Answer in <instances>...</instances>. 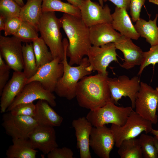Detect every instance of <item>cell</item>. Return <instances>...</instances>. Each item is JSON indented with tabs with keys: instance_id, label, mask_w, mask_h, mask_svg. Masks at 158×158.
Returning <instances> with one entry per match:
<instances>
[{
	"instance_id": "1",
	"label": "cell",
	"mask_w": 158,
	"mask_h": 158,
	"mask_svg": "<svg viewBox=\"0 0 158 158\" xmlns=\"http://www.w3.org/2000/svg\"><path fill=\"white\" fill-rule=\"evenodd\" d=\"M61 28L68 39L67 56L71 66L79 65L92 46L90 40L89 27L81 18L64 13L60 18Z\"/></svg>"
},
{
	"instance_id": "2",
	"label": "cell",
	"mask_w": 158,
	"mask_h": 158,
	"mask_svg": "<svg viewBox=\"0 0 158 158\" xmlns=\"http://www.w3.org/2000/svg\"><path fill=\"white\" fill-rule=\"evenodd\" d=\"M108 75L97 73L93 75H87L79 81L75 97L80 106L95 110L111 101Z\"/></svg>"
},
{
	"instance_id": "3",
	"label": "cell",
	"mask_w": 158,
	"mask_h": 158,
	"mask_svg": "<svg viewBox=\"0 0 158 158\" xmlns=\"http://www.w3.org/2000/svg\"><path fill=\"white\" fill-rule=\"evenodd\" d=\"M63 42L64 56L61 62L63 65V73L58 81L54 92L59 97L71 100L75 97L76 88L79 81L92 72L86 69L90 64L87 57H84L77 66H73L69 64L66 54L68 41L66 38H64Z\"/></svg>"
},
{
	"instance_id": "4",
	"label": "cell",
	"mask_w": 158,
	"mask_h": 158,
	"mask_svg": "<svg viewBox=\"0 0 158 158\" xmlns=\"http://www.w3.org/2000/svg\"><path fill=\"white\" fill-rule=\"evenodd\" d=\"M60 18L55 12H42L37 27L41 37L49 48L53 59L59 58L61 61L64 56V48L60 31Z\"/></svg>"
},
{
	"instance_id": "5",
	"label": "cell",
	"mask_w": 158,
	"mask_h": 158,
	"mask_svg": "<svg viewBox=\"0 0 158 158\" xmlns=\"http://www.w3.org/2000/svg\"><path fill=\"white\" fill-rule=\"evenodd\" d=\"M133 110L131 107H118L110 101L97 110H90L86 117L95 127L109 123L122 126Z\"/></svg>"
},
{
	"instance_id": "6",
	"label": "cell",
	"mask_w": 158,
	"mask_h": 158,
	"mask_svg": "<svg viewBox=\"0 0 158 158\" xmlns=\"http://www.w3.org/2000/svg\"><path fill=\"white\" fill-rule=\"evenodd\" d=\"M153 123L133 110L123 126L111 124L110 129L113 135L115 146L118 148L124 140L135 138L142 133L150 132Z\"/></svg>"
},
{
	"instance_id": "7",
	"label": "cell",
	"mask_w": 158,
	"mask_h": 158,
	"mask_svg": "<svg viewBox=\"0 0 158 158\" xmlns=\"http://www.w3.org/2000/svg\"><path fill=\"white\" fill-rule=\"evenodd\" d=\"M158 104V87L153 88L147 83L140 82L135 102V111L144 118L156 124Z\"/></svg>"
},
{
	"instance_id": "8",
	"label": "cell",
	"mask_w": 158,
	"mask_h": 158,
	"mask_svg": "<svg viewBox=\"0 0 158 158\" xmlns=\"http://www.w3.org/2000/svg\"><path fill=\"white\" fill-rule=\"evenodd\" d=\"M140 79L138 76L130 78L126 75L118 78H108V83L110 92L111 101L115 104L123 97L130 99L131 107H135V102L140 87Z\"/></svg>"
},
{
	"instance_id": "9",
	"label": "cell",
	"mask_w": 158,
	"mask_h": 158,
	"mask_svg": "<svg viewBox=\"0 0 158 158\" xmlns=\"http://www.w3.org/2000/svg\"><path fill=\"white\" fill-rule=\"evenodd\" d=\"M116 49L114 43L101 46L92 45L87 55L89 65L86 70L90 72L97 71L98 73L108 74L107 68L112 61L118 62Z\"/></svg>"
},
{
	"instance_id": "10",
	"label": "cell",
	"mask_w": 158,
	"mask_h": 158,
	"mask_svg": "<svg viewBox=\"0 0 158 158\" xmlns=\"http://www.w3.org/2000/svg\"><path fill=\"white\" fill-rule=\"evenodd\" d=\"M2 126L6 134L12 138L28 139L33 129L38 124L32 117L14 115L6 111L2 115Z\"/></svg>"
},
{
	"instance_id": "11",
	"label": "cell",
	"mask_w": 158,
	"mask_h": 158,
	"mask_svg": "<svg viewBox=\"0 0 158 158\" xmlns=\"http://www.w3.org/2000/svg\"><path fill=\"white\" fill-rule=\"evenodd\" d=\"M56 99L53 92L45 89L39 81H33L26 84L6 111H10L18 104L33 102L35 100L40 99L45 100L51 107H54L56 104Z\"/></svg>"
},
{
	"instance_id": "12",
	"label": "cell",
	"mask_w": 158,
	"mask_h": 158,
	"mask_svg": "<svg viewBox=\"0 0 158 158\" xmlns=\"http://www.w3.org/2000/svg\"><path fill=\"white\" fill-rule=\"evenodd\" d=\"M61 61L59 58H57L40 67L35 74L28 79L26 84L37 81L47 90L52 92H54L58 81L63 73V65Z\"/></svg>"
},
{
	"instance_id": "13",
	"label": "cell",
	"mask_w": 158,
	"mask_h": 158,
	"mask_svg": "<svg viewBox=\"0 0 158 158\" xmlns=\"http://www.w3.org/2000/svg\"><path fill=\"white\" fill-rule=\"evenodd\" d=\"M22 42L14 36H0V54L14 71L21 72L23 69Z\"/></svg>"
},
{
	"instance_id": "14",
	"label": "cell",
	"mask_w": 158,
	"mask_h": 158,
	"mask_svg": "<svg viewBox=\"0 0 158 158\" xmlns=\"http://www.w3.org/2000/svg\"><path fill=\"white\" fill-rule=\"evenodd\" d=\"M90 146L95 154L101 158H109L111 151L115 145L110 128L106 125L93 127L90 138Z\"/></svg>"
},
{
	"instance_id": "15",
	"label": "cell",
	"mask_w": 158,
	"mask_h": 158,
	"mask_svg": "<svg viewBox=\"0 0 158 158\" xmlns=\"http://www.w3.org/2000/svg\"><path fill=\"white\" fill-rule=\"evenodd\" d=\"M79 8L82 20L89 27L99 24L111 23V10L107 4L102 6L91 0H85Z\"/></svg>"
},
{
	"instance_id": "16",
	"label": "cell",
	"mask_w": 158,
	"mask_h": 158,
	"mask_svg": "<svg viewBox=\"0 0 158 158\" xmlns=\"http://www.w3.org/2000/svg\"><path fill=\"white\" fill-rule=\"evenodd\" d=\"M28 139L34 149H39L45 154L58 147L53 127L38 125L30 133Z\"/></svg>"
},
{
	"instance_id": "17",
	"label": "cell",
	"mask_w": 158,
	"mask_h": 158,
	"mask_svg": "<svg viewBox=\"0 0 158 158\" xmlns=\"http://www.w3.org/2000/svg\"><path fill=\"white\" fill-rule=\"evenodd\" d=\"M114 44L116 49L121 51L123 55L124 61L120 65L121 67L129 70L135 66L140 65L144 52L131 39L122 35Z\"/></svg>"
},
{
	"instance_id": "18",
	"label": "cell",
	"mask_w": 158,
	"mask_h": 158,
	"mask_svg": "<svg viewBox=\"0 0 158 158\" xmlns=\"http://www.w3.org/2000/svg\"><path fill=\"white\" fill-rule=\"evenodd\" d=\"M28 79L23 72L14 71L4 87L0 99L1 112L4 113L26 84Z\"/></svg>"
},
{
	"instance_id": "19",
	"label": "cell",
	"mask_w": 158,
	"mask_h": 158,
	"mask_svg": "<svg viewBox=\"0 0 158 158\" xmlns=\"http://www.w3.org/2000/svg\"><path fill=\"white\" fill-rule=\"evenodd\" d=\"M72 124L75 131L77 146L79 150L80 157L91 158L89 142L93 126L85 117L73 120Z\"/></svg>"
},
{
	"instance_id": "20",
	"label": "cell",
	"mask_w": 158,
	"mask_h": 158,
	"mask_svg": "<svg viewBox=\"0 0 158 158\" xmlns=\"http://www.w3.org/2000/svg\"><path fill=\"white\" fill-rule=\"evenodd\" d=\"M89 37L92 45L101 46L115 43L122 35L113 28L110 23H100L89 27Z\"/></svg>"
},
{
	"instance_id": "21",
	"label": "cell",
	"mask_w": 158,
	"mask_h": 158,
	"mask_svg": "<svg viewBox=\"0 0 158 158\" xmlns=\"http://www.w3.org/2000/svg\"><path fill=\"white\" fill-rule=\"evenodd\" d=\"M111 16V25L114 29L119 32L121 35L131 39L138 40L139 39L140 36L126 8L116 6Z\"/></svg>"
},
{
	"instance_id": "22",
	"label": "cell",
	"mask_w": 158,
	"mask_h": 158,
	"mask_svg": "<svg viewBox=\"0 0 158 158\" xmlns=\"http://www.w3.org/2000/svg\"><path fill=\"white\" fill-rule=\"evenodd\" d=\"M35 105V115L33 118L38 125L53 127L60 126L63 118L54 111L46 101L38 100Z\"/></svg>"
},
{
	"instance_id": "23",
	"label": "cell",
	"mask_w": 158,
	"mask_h": 158,
	"mask_svg": "<svg viewBox=\"0 0 158 158\" xmlns=\"http://www.w3.org/2000/svg\"><path fill=\"white\" fill-rule=\"evenodd\" d=\"M13 144L7 150V158H35L38 151L28 139L12 138Z\"/></svg>"
},
{
	"instance_id": "24",
	"label": "cell",
	"mask_w": 158,
	"mask_h": 158,
	"mask_svg": "<svg viewBox=\"0 0 158 158\" xmlns=\"http://www.w3.org/2000/svg\"><path fill=\"white\" fill-rule=\"evenodd\" d=\"M158 13H157L153 20L150 19L147 21L140 18L134 25L140 37L145 38L151 46L158 44Z\"/></svg>"
},
{
	"instance_id": "25",
	"label": "cell",
	"mask_w": 158,
	"mask_h": 158,
	"mask_svg": "<svg viewBox=\"0 0 158 158\" xmlns=\"http://www.w3.org/2000/svg\"><path fill=\"white\" fill-rule=\"evenodd\" d=\"M43 0H27L21 7L19 17L23 21L34 27L38 30L37 27L42 13Z\"/></svg>"
},
{
	"instance_id": "26",
	"label": "cell",
	"mask_w": 158,
	"mask_h": 158,
	"mask_svg": "<svg viewBox=\"0 0 158 158\" xmlns=\"http://www.w3.org/2000/svg\"><path fill=\"white\" fill-rule=\"evenodd\" d=\"M42 12L59 11L81 18L79 8L61 0H43Z\"/></svg>"
},
{
	"instance_id": "27",
	"label": "cell",
	"mask_w": 158,
	"mask_h": 158,
	"mask_svg": "<svg viewBox=\"0 0 158 158\" xmlns=\"http://www.w3.org/2000/svg\"><path fill=\"white\" fill-rule=\"evenodd\" d=\"M22 52L23 72L28 79L35 74L38 69L32 43L30 42L23 44L22 46Z\"/></svg>"
},
{
	"instance_id": "28",
	"label": "cell",
	"mask_w": 158,
	"mask_h": 158,
	"mask_svg": "<svg viewBox=\"0 0 158 158\" xmlns=\"http://www.w3.org/2000/svg\"><path fill=\"white\" fill-rule=\"evenodd\" d=\"M117 152L121 158H142L143 157L139 139L135 138L123 140Z\"/></svg>"
},
{
	"instance_id": "29",
	"label": "cell",
	"mask_w": 158,
	"mask_h": 158,
	"mask_svg": "<svg viewBox=\"0 0 158 158\" xmlns=\"http://www.w3.org/2000/svg\"><path fill=\"white\" fill-rule=\"evenodd\" d=\"M32 42L38 69L53 59L47 45L41 37H39Z\"/></svg>"
},
{
	"instance_id": "30",
	"label": "cell",
	"mask_w": 158,
	"mask_h": 158,
	"mask_svg": "<svg viewBox=\"0 0 158 158\" xmlns=\"http://www.w3.org/2000/svg\"><path fill=\"white\" fill-rule=\"evenodd\" d=\"M38 32L34 27L23 21L20 28L13 36L22 42L30 43L32 42L39 37Z\"/></svg>"
},
{
	"instance_id": "31",
	"label": "cell",
	"mask_w": 158,
	"mask_h": 158,
	"mask_svg": "<svg viewBox=\"0 0 158 158\" xmlns=\"http://www.w3.org/2000/svg\"><path fill=\"white\" fill-rule=\"evenodd\" d=\"M139 139L143 157L145 158H157V151L153 137L142 133Z\"/></svg>"
},
{
	"instance_id": "32",
	"label": "cell",
	"mask_w": 158,
	"mask_h": 158,
	"mask_svg": "<svg viewBox=\"0 0 158 158\" xmlns=\"http://www.w3.org/2000/svg\"><path fill=\"white\" fill-rule=\"evenodd\" d=\"M21 8L13 0H0V15L6 19L19 17Z\"/></svg>"
},
{
	"instance_id": "33",
	"label": "cell",
	"mask_w": 158,
	"mask_h": 158,
	"mask_svg": "<svg viewBox=\"0 0 158 158\" xmlns=\"http://www.w3.org/2000/svg\"><path fill=\"white\" fill-rule=\"evenodd\" d=\"M158 63V44L151 46L147 51L144 52L143 59L140 66L138 73V75H140L144 69L150 64L154 67Z\"/></svg>"
},
{
	"instance_id": "34",
	"label": "cell",
	"mask_w": 158,
	"mask_h": 158,
	"mask_svg": "<svg viewBox=\"0 0 158 158\" xmlns=\"http://www.w3.org/2000/svg\"><path fill=\"white\" fill-rule=\"evenodd\" d=\"M14 115H22L33 117L35 115L36 106L33 102L18 104L10 111Z\"/></svg>"
},
{
	"instance_id": "35",
	"label": "cell",
	"mask_w": 158,
	"mask_h": 158,
	"mask_svg": "<svg viewBox=\"0 0 158 158\" xmlns=\"http://www.w3.org/2000/svg\"><path fill=\"white\" fill-rule=\"evenodd\" d=\"M22 22L19 17L6 19L4 30L5 36L14 35L20 28Z\"/></svg>"
},
{
	"instance_id": "36",
	"label": "cell",
	"mask_w": 158,
	"mask_h": 158,
	"mask_svg": "<svg viewBox=\"0 0 158 158\" xmlns=\"http://www.w3.org/2000/svg\"><path fill=\"white\" fill-rule=\"evenodd\" d=\"M11 69L5 62L0 54V95L7 83Z\"/></svg>"
},
{
	"instance_id": "37",
	"label": "cell",
	"mask_w": 158,
	"mask_h": 158,
	"mask_svg": "<svg viewBox=\"0 0 158 158\" xmlns=\"http://www.w3.org/2000/svg\"><path fill=\"white\" fill-rule=\"evenodd\" d=\"M145 0H130L129 9L132 21L135 22L140 18L142 6Z\"/></svg>"
},
{
	"instance_id": "38",
	"label": "cell",
	"mask_w": 158,
	"mask_h": 158,
	"mask_svg": "<svg viewBox=\"0 0 158 158\" xmlns=\"http://www.w3.org/2000/svg\"><path fill=\"white\" fill-rule=\"evenodd\" d=\"M73 153L72 150L67 147L54 149L48 154V158H73Z\"/></svg>"
},
{
	"instance_id": "39",
	"label": "cell",
	"mask_w": 158,
	"mask_h": 158,
	"mask_svg": "<svg viewBox=\"0 0 158 158\" xmlns=\"http://www.w3.org/2000/svg\"><path fill=\"white\" fill-rule=\"evenodd\" d=\"M109 1L115 4L116 7L129 9L130 0H103L104 2Z\"/></svg>"
},
{
	"instance_id": "40",
	"label": "cell",
	"mask_w": 158,
	"mask_h": 158,
	"mask_svg": "<svg viewBox=\"0 0 158 158\" xmlns=\"http://www.w3.org/2000/svg\"><path fill=\"white\" fill-rule=\"evenodd\" d=\"M70 4L79 8L83 3L85 0H66Z\"/></svg>"
},
{
	"instance_id": "41",
	"label": "cell",
	"mask_w": 158,
	"mask_h": 158,
	"mask_svg": "<svg viewBox=\"0 0 158 158\" xmlns=\"http://www.w3.org/2000/svg\"><path fill=\"white\" fill-rule=\"evenodd\" d=\"M6 18L1 15H0V31L4 30L5 26Z\"/></svg>"
},
{
	"instance_id": "42",
	"label": "cell",
	"mask_w": 158,
	"mask_h": 158,
	"mask_svg": "<svg viewBox=\"0 0 158 158\" xmlns=\"http://www.w3.org/2000/svg\"><path fill=\"white\" fill-rule=\"evenodd\" d=\"M153 138L154 145L157 151V158H158V138L155 136Z\"/></svg>"
},
{
	"instance_id": "43",
	"label": "cell",
	"mask_w": 158,
	"mask_h": 158,
	"mask_svg": "<svg viewBox=\"0 0 158 158\" xmlns=\"http://www.w3.org/2000/svg\"><path fill=\"white\" fill-rule=\"evenodd\" d=\"M157 110L158 111V104L157 108ZM150 132L152 134L158 138V130H154L152 128Z\"/></svg>"
},
{
	"instance_id": "44",
	"label": "cell",
	"mask_w": 158,
	"mask_h": 158,
	"mask_svg": "<svg viewBox=\"0 0 158 158\" xmlns=\"http://www.w3.org/2000/svg\"><path fill=\"white\" fill-rule=\"evenodd\" d=\"M15 1L20 6L22 7L25 4L23 0H13Z\"/></svg>"
},
{
	"instance_id": "45",
	"label": "cell",
	"mask_w": 158,
	"mask_h": 158,
	"mask_svg": "<svg viewBox=\"0 0 158 158\" xmlns=\"http://www.w3.org/2000/svg\"><path fill=\"white\" fill-rule=\"evenodd\" d=\"M149 1L154 4L158 6V0H148Z\"/></svg>"
},
{
	"instance_id": "46",
	"label": "cell",
	"mask_w": 158,
	"mask_h": 158,
	"mask_svg": "<svg viewBox=\"0 0 158 158\" xmlns=\"http://www.w3.org/2000/svg\"><path fill=\"white\" fill-rule=\"evenodd\" d=\"M99 1V4L102 6H104V1L103 0H98Z\"/></svg>"
}]
</instances>
